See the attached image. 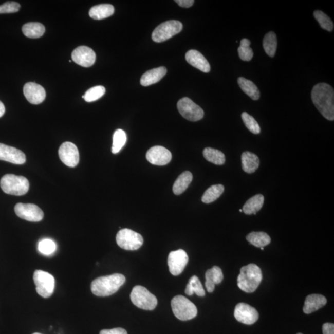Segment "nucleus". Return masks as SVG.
Wrapping results in <instances>:
<instances>
[{"instance_id":"obj_46","label":"nucleus","mask_w":334,"mask_h":334,"mask_svg":"<svg viewBox=\"0 0 334 334\" xmlns=\"http://www.w3.org/2000/svg\"><path fill=\"white\" fill-rule=\"evenodd\" d=\"M239 212H243L242 209H239Z\"/></svg>"},{"instance_id":"obj_5","label":"nucleus","mask_w":334,"mask_h":334,"mask_svg":"<svg viewBox=\"0 0 334 334\" xmlns=\"http://www.w3.org/2000/svg\"><path fill=\"white\" fill-rule=\"evenodd\" d=\"M171 306L176 318L181 321L192 320L197 314L195 305L184 296H175L172 300Z\"/></svg>"},{"instance_id":"obj_13","label":"nucleus","mask_w":334,"mask_h":334,"mask_svg":"<svg viewBox=\"0 0 334 334\" xmlns=\"http://www.w3.org/2000/svg\"><path fill=\"white\" fill-rule=\"evenodd\" d=\"M188 256L183 250L171 251L169 255V271L174 276L181 274L188 263Z\"/></svg>"},{"instance_id":"obj_3","label":"nucleus","mask_w":334,"mask_h":334,"mask_svg":"<svg viewBox=\"0 0 334 334\" xmlns=\"http://www.w3.org/2000/svg\"><path fill=\"white\" fill-rule=\"evenodd\" d=\"M263 280L262 271L256 264H250L242 267L237 279L238 287L246 293H253Z\"/></svg>"},{"instance_id":"obj_22","label":"nucleus","mask_w":334,"mask_h":334,"mask_svg":"<svg viewBox=\"0 0 334 334\" xmlns=\"http://www.w3.org/2000/svg\"><path fill=\"white\" fill-rule=\"evenodd\" d=\"M224 275L219 267L214 266L206 272L205 285L208 292H213L215 285L219 284L223 281Z\"/></svg>"},{"instance_id":"obj_33","label":"nucleus","mask_w":334,"mask_h":334,"mask_svg":"<svg viewBox=\"0 0 334 334\" xmlns=\"http://www.w3.org/2000/svg\"><path fill=\"white\" fill-rule=\"evenodd\" d=\"M185 293L189 296L193 295L194 293H196L199 296L205 295L204 288L197 276L194 275L190 278L185 289Z\"/></svg>"},{"instance_id":"obj_39","label":"nucleus","mask_w":334,"mask_h":334,"mask_svg":"<svg viewBox=\"0 0 334 334\" xmlns=\"http://www.w3.org/2000/svg\"><path fill=\"white\" fill-rule=\"evenodd\" d=\"M57 250V245L52 239H44L39 242L38 250L40 253L47 256L52 254Z\"/></svg>"},{"instance_id":"obj_34","label":"nucleus","mask_w":334,"mask_h":334,"mask_svg":"<svg viewBox=\"0 0 334 334\" xmlns=\"http://www.w3.org/2000/svg\"><path fill=\"white\" fill-rule=\"evenodd\" d=\"M127 136L125 132L122 129H117L113 136V144H112V153L116 154L121 151L125 145Z\"/></svg>"},{"instance_id":"obj_23","label":"nucleus","mask_w":334,"mask_h":334,"mask_svg":"<svg viewBox=\"0 0 334 334\" xmlns=\"http://www.w3.org/2000/svg\"><path fill=\"white\" fill-rule=\"evenodd\" d=\"M259 159L256 154L250 152H245L242 154V169L248 174H253L259 168Z\"/></svg>"},{"instance_id":"obj_31","label":"nucleus","mask_w":334,"mask_h":334,"mask_svg":"<svg viewBox=\"0 0 334 334\" xmlns=\"http://www.w3.org/2000/svg\"><path fill=\"white\" fill-rule=\"evenodd\" d=\"M263 47L266 54L270 57L275 56L277 47V39L274 32H269L265 35L263 40Z\"/></svg>"},{"instance_id":"obj_16","label":"nucleus","mask_w":334,"mask_h":334,"mask_svg":"<svg viewBox=\"0 0 334 334\" xmlns=\"http://www.w3.org/2000/svg\"><path fill=\"white\" fill-rule=\"evenodd\" d=\"M172 157L171 152L159 145L151 147L146 154L148 162L155 165H165L171 162Z\"/></svg>"},{"instance_id":"obj_29","label":"nucleus","mask_w":334,"mask_h":334,"mask_svg":"<svg viewBox=\"0 0 334 334\" xmlns=\"http://www.w3.org/2000/svg\"><path fill=\"white\" fill-rule=\"evenodd\" d=\"M247 239L251 245L257 248H264L269 245L271 242L270 236L266 233L263 232H251L247 236Z\"/></svg>"},{"instance_id":"obj_38","label":"nucleus","mask_w":334,"mask_h":334,"mask_svg":"<svg viewBox=\"0 0 334 334\" xmlns=\"http://www.w3.org/2000/svg\"><path fill=\"white\" fill-rule=\"evenodd\" d=\"M242 118L247 128L254 135H258L261 132V127L256 120L247 112L242 114Z\"/></svg>"},{"instance_id":"obj_43","label":"nucleus","mask_w":334,"mask_h":334,"mask_svg":"<svg viewBox=\"0 0 334 334\" xmlns=\"http://www.w3.org/2000/svg\"><path fill=\"white\" fill-rule=\"evenodd\" d=\"M181 7L190 8L194 4V0H176L175 1Z\"/></svg>"},{"instance_id":"obj_30","label":"nucleus","mask_w":334,"mask_h":334,"mask_svg":"<svg viewBox=\"0 0 334 334\" xmlns=\"http://www.w3.org/2000/svg\"><path fill=\"white\" fill-rule=\"evenodd\" d=\"M203 156L208 162L215 165H221L226 162V156L224 154L213 148H205L203 151Z\"/></svg>"},{"instance_id":"obj_21","label":"nucleus","mask_w":334,"mask_h":334,"mask_svg":"<svg viewBox=\"0 0 334 334\" xmlns=\"http://www.w3.org/2000/svg\"><path fill=\"white\" fill-rule=\"evenodd\" d=\"M166 72V68L164 66L151 69L142 76L140 81L141 84L142 86L146 87L156 84L165 77Z\"/></svg>"},{"instance_id":"obj_25","label":"nucleus","mask_w":334,"mask_h":334,"mask_svg":"<svg viewBox=\"0 0 334 334\" xmlns=\"http://www.w3.org/2000/svg\"><path fill=\"white\" fill-rule=\"evenodd\" d=\"M264 202V197L262 194H257L247 200L243 208V211L247 215H256L263 208Z\"/></svg>"},{"instance_id":"obj_27","label":"nucleus","mask_w":334,"mask_h":334,"mask_svg":"<svg viewBox=\"0 0 334 334\" xmlns=\"http://www.w3.org/2000/svg\"><path fill=\"white\" fill-rule=\"evenodd\" d=\"M24 35L27 38L38 39L42 37L45 31L43 24L39 23H29L22 27Z\"/></svg>"},{"instance_id":"obj_9","label":"nucleus","mask_w":334,"mask_h":334,"mask_svg":"<svg viewBox=\"0 0 334 334\" xmlns=\"http://www.w3.org/2000/svg\"><path fill=\"white\" fill-rule=\"evenodd\" d=\"M33 281L36 286V291L39 295L49 298L53 294L55 281L52 275L47 272L36 270L33 274Z\"/></svg>"},{"instance_id":"obj_20","label":"nucleus","mask_w":334,"mask_h":334,"mask_svg":"<svg viewBox=\"0 0 334 334\" xmlns=\"http://www.w3.org/2000/svg\"><path fill=\"white\" fill-rule=\"evenodd\" d=\"M327 299L326 297L321 294H312L306 297L303 312L305 314H310L318 310L326 305Z\"/></svg>"},{"instance_id":"obj_18","label":"nucleus","mask_w":334,"mask_h":334,"mask_svg":"<svg viewBox=\"0 0 334 334\" xmlns=\"http://www.w3.org/2000/svg\"><path fill=\"white\" fill-rule=\"evenodd\" d=\"M0 160L22 165L26 162V157L23 152L17 149L0 143Z\"/></svg>"},{"instance_id":"obj_42","label":"nucleus","mask_w":334,"mask_h":334,"mask_svg":"<svg viewBox=\"0 0 334 334\" xmlns=\"http://www.w3.org/2000/svg\"><path fill=\"white\" fill-rule=\"evenodd\" d=\"M323 334H334V324L333 323H325L323 326Z\"/></svg>"},{"instance_id":"obj_4","label":"nucleus","mask_w":334,"mask_h":334,"mask_svg":"<svg viewBox=\"0 0 334 334\" xmlns=\"http://www.w3.org/2000/svg\"><path fill=\"white\" fill-rule=\"evenodd\" d=\"M0 186L5 193L14 196H23L28 192V180L23 176L5 175L0 181Z\"/></svg>"},{"instance_id":"obj_11","label":"nucleus","mask_w":334,"mask_h":334,"mask_svg":"<svg viewBox=\"0 0 334 334\" xmlns=\"http://www.w3.org/2000/svg\"><path fill=\"white\" fill-rule=\"evenodd\" d=\"M15 213L22 219L33 222L40 221L44 218V212L38 206L18 203L14 208Z\"/></svg>"},{"instance_id":"obj_17","label":"nucleus","mask_w":334,"mask_h":334,"mask_svg":"<svg viewBox=\"0 0 334 334\" xmlns=\"http://www.w3.org/2000/svg\"><path fill=\"white\" fill-rule=\"evenodd\" d=\"M23 92L26 98L30 104L38 105L44 102L46 97L44 88L35 83H26L24 85Z\"/></svg>"},{"instance_id":"obj_35","label":"nucleus","mask_w":334,"mask_h":334,"mask_svg":"<svg viewBox=\"0 0 334 334\" xmlns=\"http://www.w3.org/2000/svg\"><path fill=\"white\" fill-rule=\"evenodd\" d=\"M251 42L249 39H243L238 49L239 58L245 62H249L253 57V51L250 47Z\"/></svg>"},{"instance_id":"obj_15","label":"nucleus","mask_w":334,"mask_h":334,"mask_svg":"<svg viewBox=\"0 0 334 334\" xmlns=\"http://www.w3.org/2000/svg\"><path fill=\"white\" fill-rule=\"evenodd\" d=\"M72 60L85 68L92 66L96 62V55L92 48L86 46L79 47L72 51Z\"/></svg>"},{"instance_id":"obj_41","label":"nucleus","mask_w":334,"mask_h":334,"mask_svg":"<svg viewBox=\"0 0 334 334\" xmlns=\"http://www.w3.org/2000/svg\"><path fill=\"white\" fill-rule=\"evenodd\" d=\"M100 334H127L126 330L123 328H114L112 329H104L100 331Z\"/></svg>"},{"instance_id":"obj_10","label":"nucleus","mask_w":334,"mask_h":334,"mask_svg":"<svg viewBox=\"0 0 334 334\" xmlns=\"http://www.w3.org/2000/svg\"><path fill=\"white\" fill-rule=\"evenodd\" d=\"M177 108L181 116L191 121H197L204 117V111L192 100L184 97L179 100Z\"/></svg>"},{"instance_id":"obj_6","label":"nucleus","mask_w":334,"mask_h":334,"mask_svg":"<svg viewBox=\"0 0 334 334\" xmlns=\"http://www.w3.org/2000/svg\"><path fill=\"white\" fill-rule=\"evenodd\" d=\"M130 298L134 305L144 310H153L158 303L156 296L141 285H136L133 288Z\"/></svg>"},{"instance_id":"obj_2","label":"nucleus","mask_w":334,"mask_h":334,"mask_svg":"<svg viewBox=\"0 0 334 334\" xmlns=\"http://www.w3.org/2000/svg\"><path fill=\"white\" fill-rule=\"evenodd\" d=\"M125 281V277L120 274L103 276L93 281L91 284V291L96 296H110L116 293Z\"/></svg>"},{"instance_id":"obj_37","label":"nucleus","mask_w":334,"mask_h":334,"mask_svg":"<svg viewBox=\"0 0 334 334\" xmlns=\"http://www.w3.org/2000/svg\"><path fill=\"white\" fill-rule=\"evenodd\" d=\"M105 93V88L102 86H97L90 88L87 90L84 96V99L87 102H92L101 98Z\"/></svg>"},{"instance_id":"obj_14","label":"nucleus","mask_w":334,"mask_h":334,"mask_svg":"<svg viewBox=\"0 0 334 334\" xmlns=\"http://www.w3.org/2000/svg\"><path fill=\"white\" fill-rule=\"evenodd\" d=\"M234 316L236 320L247 325L253 324L259 319L256 309L244 303H239L236 306Z\"/></svg>"},{"instance_id":"obj_12","label":"nucleus","mask_w":334,"mask_h":334,"mask_svg":"<svg viewBox=\"0 0 334 334\" xmlns=\"http://www.w3.org/2000/svg\"><path fill=\"white\" fill-rule=\"evenodd\" d=\"M59 155L61 161L69 167H75L80 162L78 149L71 142H65L61 145Z\"/></svg>"},{"instance_id":"obj_44","label":"nucleus","mask_w":334,"mask_h":334,"mask_svg":"<svg viewBox=\"0 0 334 334\" xmlns=\"http://www.w3.org/2000/svg\"><path fill=\"white\" fill-rule=\"evenodd\" d=\"M5 112V105L3 103L0 101V118L4 116V115Z\"/></svg>"},{"instance_id":"obj_45","label":"nucleus","mask_w":334,"mask_h":334,"mask_svg":"<svg viewBox=\"0 0 334 334\" xmlns=\"http://www.w3.org/2000/svg\"><path fill=\"white\" fill-rule=\"evenodd\" d=\"M261 250H264V248H263V247H261Z\"/></svg>"},{"instance_id":"obj_28","label":"nucleus","mask_w":334,"mask_h":334,"mask_svg":"<svg viewBox=\"0 0 334 334\" xmlns=\"http://www.w3.org/2000/svg\"><path fill=\"white\" fill-rule=\"evenodd\" d=\"M238 83L243 92L254 100H257L260 97V92L253 82L243 77L238 79Z\"/></svg>"},{"instance_id":"obj_24","label":"nucleus","mask_w":334,"mask_h":334,"mask_svg":"<svg viewBox=\"0 0 334 334\" xmlns=\"http://www.w3.org/2000/svg\"><path fill=\"white\" fill-rule=\"evenodd\" d=\"M114 7L110 4H102L91 8L89 16L94 20H101L105 19L113 15Z\"/></svg>"},{"instance_id":"obj_26","label":"nucleus","mask_w":334,"mask_h":334,"mask_svg":"<svg viewBox=\"0 0 334 334\" xmlns=\"http://www.w3.org/2000/svg\"><path fill=\"white\" fill-rule=\"evenodd\" d=\"M193 180V175L189 171H186L179 176L173 187V191L176 195L184 192Z\"/></svg>"},{"instance_id":"obj_47","label":"nucleus","mask_w":334,"mask_h":334,"mask_svg":"<svg viewBox=\"0 0 334 334\" xmlns=\"http://www.w3.org/2000/svg\"><path fill=\"white\" fill-rule=\"evenodd\" d=\"M33 334H42V333H33Z\"/></svg>"},{"instance_id":"obj_32","label":"nucleus","mask_w":334,"mask_h":334,"mask_svg":"<svg viewBox=\"0 0 334 334\" xmlns=\"http://www.w3.org/2000/svg\"><path fill=\"white\" fill-rule=\"evenodd\" d=\"M224 191V187L221 184H215L209 188L202 197V201L206 204L213 202L219 198Z\"/></svg>"},{"instance_id":"obj_40","label":"nucleus","mask_w":334,"mask_h":334,"mask_svg":"<svg viewBox=\"0 0 334 334\" xmlns=\"http://www.w3.org/2000/svg\"><path fill=\"white\" fill-rule=\"evenodd\" d=\"M21 5L17 2H7L0 6V14L17 13V11H19Z\"/></svg>"},{"instance_id":"obj_36","label":"nucleus","mask_w":334,"mask_h":334,"mask_svg":"<svg viewBox=\"0 0 334 334\" xmlns=\"http://www.w3.org/2000/svg\"><path fill=\"white\" fill-rule=\"evenodd\" d=\"M314 16L320 24L321 28L327 30L329 32H332L333 29V23L330 18L324 14L321 11H315L314 12Z\"/></svg>"},{"instance_id":"obj_48","label":"nucleus","mask_w":334,"mask_h":334,"mask_svg":"<svg viewBox=\"0 0 334 334\" xmlns=\"http://www.w3.org/2000/svg\"><path fill=\"white\" fill-rule=\"evenodd\" d=\"M297 334H303V333H297Z\"/></svg>"},{"instance_id":"obj_1","label":"nucleus","mask_w":334,"mask_h":334,"mask_svg":"<svg viewBox=\"0 0 334 334\" xmlns=\"http://www.w3.org/2000/svg\"><path fill=\"white\" fill-rule=\"evenodd\" d=\"M311 99L321 114L329 121L334 120V90L329 84L319 83L311 92Z\"/></svg>"},{"instance_id":"obj_19","label":"nucleus","mask_w":334,"mask_h":334,"mask_svg":"<svg viewBox=\"0 0 334 334\" xmlns=\"http://www.w3.org/2000/svg\"><path fill=\"white\" fill-rule=\"evenodd\" d=\"M185 58L188 63L199 70L206 73L211 71V66L208 61L199 51L195 50L188 51Z\"/></svg>"},{"instance_id":"obj_8","label":"nucleus","mask_w":334,"mask_h":334,"mask_svg":"<svg viewBox=\"0 0 334 334\" xmlns=\"http://www.w3.org/2000/svg\"><path fill=\"white\" fill-rule=\"evenodd\" d=\"M116 240L121 248L128 251L138 250L144 243L140 234L128 229L120 230L117 233Z\"/></svg>"},{"instance_id":"obj_7","label":"nucleus","mask_w":334,"mask_h":334,"mask_svg":"<svg viewBox=\"0 0 334 334\" xmlns=\"http://www.w3.org/2000/svg\"><path fill=\"white\" fill-rule=\"evenodd\" d=\"M183 29V24L178 21L171 20L163 23L157 26L152 34L155 42L161 43L169 40L180 33Z\"/></svg>"}]
</instances>
